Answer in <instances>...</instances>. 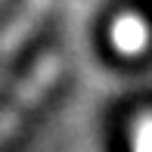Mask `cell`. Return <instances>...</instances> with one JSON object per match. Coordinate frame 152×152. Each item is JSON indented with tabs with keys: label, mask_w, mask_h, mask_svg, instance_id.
<instances>
[{
	"label": "cell",
	"mask_w": 152,
	"mask_h": 152,
	"mask_svg": "<svg viewBox=\"0 0 152 152\" xmlns=\"http://www.w3.org/2000/svg\"><path fill=\"white\" fill-rule=\"evenodd\" d=\"M62 68H65V62H62V56L56 50L44 53V56L31 65V72L22 78V84L16 87V93L10 96V102L0 109V146H3L6 140H12L16 130L25 124V118L47 99V93H50L53 87H56V81L62 78Z\"/></svg>",
	"instance_id": "1"
},
{
	"label": "cell",
	"mask_w": 152,
	"mask_h": 152,
	"mask_svg": "<svg viewBox=\"0 0 152 152\" xmlns=\"http://www.w3.org/2000/svg\"><path fill=\"white\" fill-rule=\"evenodd\" d=\"M53 0H25L22 10L16 12V16L6 22V28L0 31V53H10L12 47L25 44L28 40V34L37 28V22L50 12Z\"/></svg>",
	"instance_id": "2"
}]
</instances>
